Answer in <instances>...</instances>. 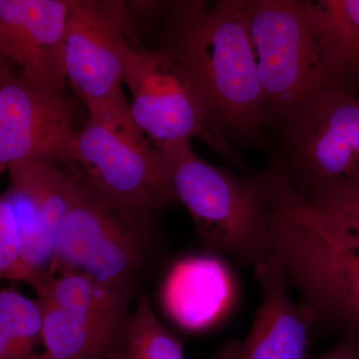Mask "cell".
<instances>
[{
	"instance_id": "obj_3",
	"label": "cell",
	"mask_w": 359,
	"mask_h": 359,
	"mask_svg": "<svg viewBox=\"0 0 359 359\" xmlns=\"http://www.w3.org/2000/svg\"><path fill=\"white\" fill-rule=\"evenodd\" d=\"M172 200L214 249L256 266L271 254L266 174L238 178L201 159L191 142L160 149Z\"/></svg>"
},
{
	"instance_id": "obj_15",
	"label": "cell",
	"mask_w": 359,
	"mask_h": 359,
	"mask_svg": "<svg viewBox=\"0 0 359 359\" xmlns=\"http://www.w3.org/2000/svg\"><path fill=\"white\" fill-rule=\"evenodd\" d=\"M233 295V280L221 262L191 257L170 271L163 287V304L180 327L199 330L224 316Z\"/></svg>"
},
{
	"instance_id": "obj_10",
	"label": "cell",
	"mask_w": 359,
	"mask_h": 359,
	"mask_svg": "<svg viewBox=\"0 0 359 359\" xmlns=\"http://www.w3.org/2000/svg\"><path fill=\"white\" fill-rule=\"evenodd\" d=\"M67 78L87 108L125 101L123 71L131 48L129 11L119 0H68Z\"/></svg>"
},
{
	"instance_id": "obj_18",
	"label": "cell",
	"mask_w": 359,
	"mask_h": 359,
	"mask_svg": "<svg viewBox=\"0 0 359 359\" xmlns=\"http://www.w3.org/2000/svg\"><path fill=\"white\" fill-rule=\"evenodd\" d=\"M112 359H186L183 344L159 320L146 294L137 297L121 348Z\"/></svg>"
},
{
	"instance_id": "obj_7",
	"label": "cell",
	"mask_w": 359,
	"mask_h": 359,
	"mask_svg": "<svg viewBox=\"0 0 359 359\" xmlns=\"http://www.w3.org/2000/svg\"><path fill=\"white\" fill-rule=\"evenodd\" d=\"M285 169L304 198L359 192V99L327 85L283 116Z\"/></svg>"
},
{
	"instance_id": "obj_8",
	"label": "cell",
	"mask_w": 359,
	"mask_h": 359,
	"mask_svg": "<svg viewBox=\"0 0 359 359\" xmlns=\"http://www.w3.org/2000/svg\"><path fill=\"white\" fill-rule=\"evenodd\" d=\"M43 316L42 359H112L132 299L86 273H48L34 290Z\"/></svg>"
},
{
	"instance_id": "obj_21",
	"label": "cell",
	"mask_w": 359,
	"mask_h": 359,
	"mask_svg": "<svg viewBox=\"0 0 359 359\" xmlns=\"http://www.w3.org/2000/svg\"><path fill=\"white\" fill-rule=\"evenodd\" d=\"M313 359H359V332L351 330L332 351Z\"/></svg>"
},
{
	"instance_id": "obj_2",
	"label": "cell",
	"mask_w": 359,
	"mask_h": 359,
	"mask_svg": "<svg viewBox=\"0 0 359 359\" xmlns=\"http://www.w3.org/2000/svg\"><path fill=\"white\" fill-rule=\"evenodd\" d=\"M70 166L72 199L59 228L49 273H86L133 299L157 259L155 212L111 199Z\"/></svg>"
},
{
	"instance_id": "obj_11",
	"label": "cell",
	"mask_w": 359,
	"mask_h": 359,
	"mask_svg": "<svg viewBox=\"0 0 359 359\" xmlns=\"http://www.w3.org/2000/svg\"><path fill=\"white\" fill-rule=\"evenodd\" d=\"M75 132L69 102L62 95L42 93L13 68L0 65V171L28 163H68Z\"/></svg>"
},
{
	"instance_id": "obj_20",
	"label": "cell",
	"mask_w": 359,
	"mask_h": 359,
	"mask_svg": "<svg viewBox=\"0 0 359 359\" xmlns=\"http://www.w3.org/2000/svg\"><path fill=\"white\" fill-rule=\"evenodd\" d=\"M304 199L320 212L342 244L359 250V192L342 191Z\"/></svg>"
},
{
	"instance_id": "obj_17",
	"label": "cell",
	"mask_w": 359,
	"mask_h": 359,
	"mask_svg": "<svg viewBox=\"0 0 359 359\" xmlns=\"http://www.w3.org/2000/svg\"><path fill=\"white\" fill-rule=\"evenodd\" d=\"M43 316L39 299L13 287L0 292V359H42Z\"/></svg>"
},
{
	"instance_id": "obj_16",
	"label": "cell",
	"mask_w": 359,
	"mask_h": 359,
	"mask_svg": "<svg viewBox=\"0 0 359 359\" xmlns=\"http://www.w3.org/2000/svg\"><path fill=\"white\" fill-rule=\"evenodd\" d=\"M318 2L335 84L354 91L359 78V0Z\"/></svg>"
},
{
	"instance_id": "obj_19",
	"label": "cell",
	"mask_w": 359,
	"mask_h": 359,
	"mask_svg": "<svg viewBox=\"0 0 359 359\" xmlns=\"http://www.w3.org/2000/svg\"><path fill=\"white\" fill-rule=\"evenodd\" d=\"M46 275L35 271L28 263L20 222L11 200L6 194H2L0 198V276L2 280L25 283L35 290Z\"/></svg>"
},
{
	"instance_id": "obj_14",
	"label": "cell",
	"mask_w": 359,
	"mask_h": 359,
	"mask_svg": "<svg viewBox=\"0 0 359 359\" xmlns=\"http://www.w3.org/2000/svg\"><path fill=\"white\" fill-rule=\"evenodd\" d=\"M9 175L4 194L20 222L26 259L35 271L46 275L72 199V168L66 163L39 161L11 170Z\"/></svg>"
},
{
	"instance_id": "obj_6",
	"label": "cell",
	"mask_w": 359,
	"mask_h": 359,
	"mask_svg": "<svg viewBox=\"0 0 359 359\" xmlns=\"http://www.w3.org/2000/svg\"><path fill=\"white\" fill-rule=\"evenodd\" d=\"M88 111L84 128L71 140L68 163L97 190L128 207L156 212L173 201L162 153L136 126L128 102Z\"/></svg>"
},
{
	"instance_id": "obj_4",
	"label": "cell",
	"mask_w": 359,
	"mask_h": 359,
	"mask_svg": "<svg viewBox=\"0 0 359 359\" xmlns=\"http://www.w3.org/2000/svg\"><path fill=\"white\" fill-rule=\"evenodd\" d=\"M271 254L309 306L359 330V250L342 244L320 212L287 186L269 205Z\"/></svg>"
},
{
	"instance_id": "obj_9",
	"label": "cell",
	"mask_w": 359,
	"mask_h": 359,
	"mask_svg": "<svg viewBox=\"0 0 359 359\" xmlns=\"http://www.w3.org/2000/svg\"><path fill=\"white\" fill-rule=\"evenodd\" d=\"M123 82L132 93V119L156 147L199 138L233 159L226 136L212 126L197 87L166 50L132 45Z\"/></svg>"
},
{
	"instance_id": "obj_13",
	"label": "cell",
	"mask_w": 359,
	"mask_h": 359,
	"mask_svg": "<svg viewBox=\"0 0 359 359\" xmlns=\"http://www.w3.org/2000/svg\"><path fill=\"white\" fill-rule=\"evenodd\" d=\"M262 301L244 340L226 342L214 359H306L309 334L318 316L290 299L289 280L273 254L255 266Z\"/></svg>"
},
{
	"instance_id": "obj_5",
	"label": "cell",
	"mask_w": 359,
	"mask_h": 359,
	"mask_svg": "<svg viewBox=\"0 0 359 359\" xmlns=\"http://www.w3.org/2000/svg\"><path fill=\"white\" fill-rule=\"evenodd\" d=\"M268 112L285 116L304 98L337 85L318 1L242 0Z\"/></svg>"
},
{
	"instance_id": "obj_12",
	"label": "cell",
	"mask_w": 359,
	"mask_h": 359,
	"mask_svg": "<svg viewBox=\"0 0 359 359\" xmlns=\"http://www.w3.org/2000/svg\"><path fill=\"white\" fill-rule=\"evenodd\" d=\"M68 0H0V57L20 68L33 88L62 93Z\"/></svg>"
},
{
	"instance_id": "obj_1",
	"label": "cell",
	"mask_w": 359,
	"mask_h": 359,
	"mask_svg": "<svg viewBox=\"0 0 359 359\" xmlns=\"http://www.w3.org/2000/svg\"><path fill=\"white\" fill-rule=\"evenodd\" d=\"M167 20L160 48L192 79L212 126L254 136L269 112L242 0L172 2Z\"/></svg>"
}]
</instances>
